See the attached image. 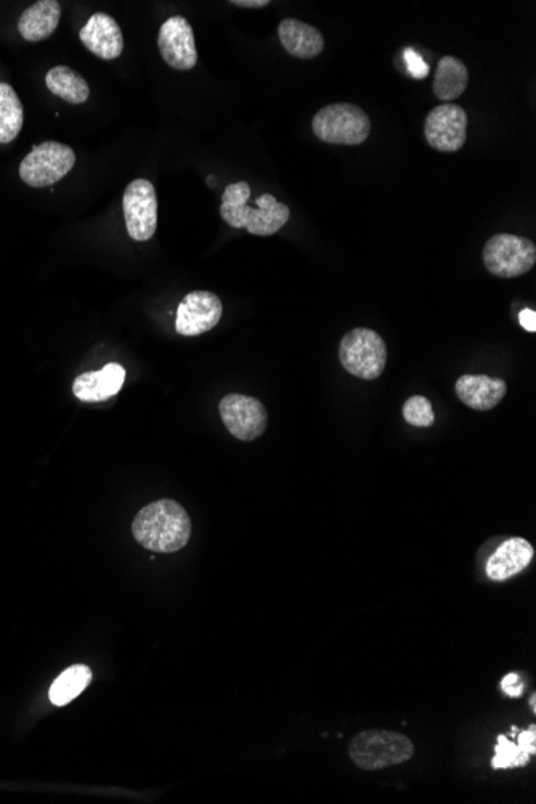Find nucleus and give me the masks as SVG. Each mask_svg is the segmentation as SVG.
Wrapping results in <instances>:
<instances>
[{
	"label": "nucleus",
	"mask_w": 536,
	"mask_h": 804,
	"mask_svg": "<svg viewBox=\"0 0 536 804\" xmlns=\"http://www.w3.org/2000/svg\"><path fill=\"white\" fill-rule=\"evenodd\" d=\"M25 110L12 85L0 83V143L7 145L19 137Z\"/></svg>",
	"instance_id": "nucleus-21"
},
{
	"label": "nucleus",
	"mask_w": 536,
	"mask_h": 804,
	"mask_svg": "<svg viewBox=\"0 0 536 804\" xmlns=\"http://www.w3.org/2000/svg\"><path fill=\"white\" fill-rule=\"evenodd\" d=\"M402 413L403 419L415 428H430L436 421L433 404H430L429 398L423 397V395L409 398L403 405Z\"/></svg>",
	"instance_id": "nucleus-24"
},
{
	"label": "nucleus",
	"mask_w": 536,
	"mask_h": 804,
	"mask_svg": "<svg viewBox=\"0 0 536 804\" xmlns=\"http://www.w3.org/2000/svg\"><path fill=\"white\" fill-rule=\"evenodd\" d=\"M158 47L162 60L174 70L190 71L198 63L195 34L188 20L183 16H172L162 23Z\"/></svg>",
	"instance_id": "nucleus-12"
},
{
	"label": "nucleus",
	"mask_w": 536,
	"mask_h": 804,
	"mask_svg": "<svg viewBox=\"0 0 536 804\" xmlns=\"http://www.w3.org/2000/svg\"><path fill=\"white\" fill-rule=\"evenodd\" d=\"M519 322H521V326L522 328L525 329V332L535 333L536 332L535 310H531V309L522 310L521 315H519Z\"/></svg>",
	"instance_id": "nucleus-27"
},
{
	"label": "nucleus",
	"mask_w": 536,
	"mask_h": 804,
	"mask_svg": "<svg viewBox=\"0 0 536 804\" xmlns=\"http://www.w3.org/2000/svg\"><path fill=\"white\" fill-rule=\"evenodd\" d=\"M76 165V155L68 145L59 142H44L20 165V177L26 185L34 189L56 185Z\"/></svg>",
	"instance_id": "nucleus-7"
},
{
	"label": "nucleus",
	"mask_w": 536,
	"mask_h": 804,
	"mask_svg": "<svg viewBox=\"0 0 536 804\" xmlns=\"http://www.w3.org/2000/svg\"><path fill=\"white\" fill-rule=\"evenodd\" d=\"M535 698H536V695L535 694H532V697H531V708L534 711H536Z\"/></svg>",
	"instance_id": "nucleus-29"
},
{
	"label": "nucleus",
	"mask_w": 536,
	"mask_h": 804,
	"mask_svg": "<svg viewBox=\"0 0 536 804\" xmlns=\"http://www.w3.org/2000/svg\"><path fill=\"white\" fill-rule=\"evenodd\" d=\"M458 398L466 407L477 411H488L507 397L508 386L503 380L485 374H464L454 384Z\"/></svg>",
	"instance_id": "nucleus-15"
},
{
	"label": "nucleus",
	"mask_w": 536,
	"mask_h": 804,
	"mask_svg": "<svg viewBox=\"0 0 536 804\" xmlns=\"http://www.w3.org/2000/svg\"><path fill=\"white\" fill-rule=\"evenodd\" d=\"M92 671L89 667L74 665L68 668L53 681L49 691L50 701L57 707H64L74 698L80 697L84 689L89 686Z\"/></svg>",
	"instance_id": "nucleus-22"
},
{
	"label": "nucleus",
	"mask_w": 536,
	"mask_h": 804,
	"mask_svg": "<svg viewBox=\"0 0 536 804\" xmlns=\"http://www.w3.org/2000/svg\"><path fill=\"white\" fill-rule=\"evenodd\" d=\"M312 129L321 142L355 146L366 142L371 134V121L368 115L355 105L334 104L321 108L314 116Z\"/></svg>",
	"instance_id": "nucleus-5"
},
{
	"label": "nucleus",
	"mask_w": 536,
	"mask_h": 804,
	"mask_svg": "<svg viewBox=\"0 0 536 804\" xmlns=\"http://www.w3.org/2000/svg\"><path fill=\"white\" fill-rule=\"evenodd\" d=\"M81 43L101 60H117L124 50V36L117 20L95 13L80 33Z\"/></svg>",
	"instance_id": "nucleus-13"
},
{
	"label": "nucleus",
	"mask_w": 536,
	"mask_h": 804,
	"mask_svg": "<svg viewBox=\"0 0 536 804\" xmlns=\"http://www.w3.org/2000/svg\"><path fill=\"white\" fill-rule=\"evenodd\" d=\"M531 753L522 748L517 742L509 741L508 735H498L495 756L491 759L494 769L524 768L531 763Z\"/></svg>",
	"instance_id": "nucleus-23"
},
{
	"label": "nucleus",
	"mask_w": 536,
	"mask_h": 804,
	"mask_svg": "<svg viewBox=\"0 0 536 804\" xmlns=\"http://www.w3.org/2000/svg\"><path fill=\"white\" fill-rule=\"evenodd\" d=\"M124 381V368L120 363H108L101 370L80 374L74 380L73 394L86 404L105 401L120 394Z\"/></svg>",
	"instance_id": "nucleus-16"
},
{
	"label": "nucleus",
	"mask_w": 536,
	"mask_h": 804,
	"mask_svg": "<svg viewBox=\"0 0 536 804\" xmlns=\"http://www.w3.org/2000/svg\"><path fill=\"white\" fill-rule=\"evenodd\" d=\"M349 755L360 769L379 771L412 759L415 744L399 732L365 731L351 742Z\"/></svg>",
	"instance_id": "nucleus-3"
},
{
	"label": "nucleus",
	"mask_w": 536,
	"mask_h": 804,
	"mask_svg": "<svg viewBox=\"0 0 536 804\" xmlns=\"http://www.w3.org/2000/svg\"><path fill=\"white\" fill-rule=\"evenodd\" d=\"M470 84V71L463 61L456 57H442L437 64L436 80H434V94L439 100L450 104L466 92Z\"/></svg>",
	"instance_id": "nucleus-19"
},
{
	"label": "nucleus",
	"mask_w": 536,
	"mask_h": 804,
	"mask_svg": "<svg viewBox=\"0 0 536 804\" xmlns=\"http://www.w3.org/2000/svg\"><path fill=\"white\" fill-rule=\"evenodd\" d=\"M219 413L227 431L241 442H253L267 431L268 413L263 401L243 394L220 400Z\"/></svg>",
	"instance_id": "nucleus-9"
},
{
	"label": "nucleus",
	"mask_w": 536,
	"mask_h": 804,
	"mask_svg": "<svg viewBox=\"0 0 536 804\" xmlns=\"http://www.w3.org/2000/svg\"><path fill=\"white\" fill-rule=\"evenodd\" d=\"M424 137L430 148L442 153L460 152L467 139V115L463 108L443 104L427 115Z\"/></svg>",
	"instance_id": "nucleus-10"
},
{
	"label": "nucleus",
	"mask_w": 536,
	"mask_h": 804,
	"mask_svg": "<svg viewBox=\"0 0 536 804\" xmlns=\"http://www.w3.org/2000/svg\"><path fill=\"white\" fill-rule=\"evenodd\" d=\"M132 533L138 544L153 553H178L188 544L192 520L178 501L159 500L135 516Z\"/></svg>",
	"instance_id": "nucleus-1"
},
{
	"label": "nucleus",
	"mask_w": 536,
	"mask_h": 804,
	"mask_svg": "<svg viewBox=\"0 0 536 804\" xmlns=\"http://www.w3.org/2000/svg\"><path fill=\"white\" fill-rule=\"evenodd\" d=\"M339 360L352 376L360 380H378L388 364V347L378 333L369 328H355L342 337Z\"/></svg>",
	"instance_id": "nucleus-4"
},
{
	"label": "nucleus",
	"mask_w": 536,
	"mask_h": 804,
	"mask_svg": "<svg viewBox=\"0 0 536 804\" xmlns=\"http://www.w3.org/2000/svg\"><path fill=\"white\" fill-rule=\"evenodd\" d=\"M535 550L524 538H509L488 557L487 577L494 581H507L521 574L534 561Z\"/></svg>",
	"instance_id": "nucleus-14"
},
{
	"label": "nucleus",
	"mask_w": 536,
	"mask_h": 804,
	"mask_svg": "<svg viewBox=\"0 0 536 804\" xmlns=\"http://www.w3.org/2000/svg\"><path fill=\"white\" fill-rule=\"evenodd\" d=\"M251 189L246 182L227 187L220 204V216L230 227L246 228L256 237H270L290 220L291 211L287 204L278 203L271 194L257 197V207L247 206Z\"/></svg>",
	"instance_id": "nucleus-2"
},
{
	"label": "nucleus",
	"mask_w": 536,
	"mask_h": 804,
	"mask_svg": "<svg viewBox=\"0 0 536 804\" xmlns=\"http://www.w3.org/2000/svg\"><path fill=\"white\" fill-rule=\"evenodd\" d=\"M46 85L53 95L68 101L81 105L89 100L90 88L81 74L68 67H56L47 73Z\"/></svg>",
	"instance_id": "nucleus-20"
},
{
	"label": "nucleus",
	"mask_w": 536,
	"mask_h": 804,
	"mask_svg": "<svg viewBox=\"0 0 536 804\" xmlns=\"http://www.w3.org/2000/svg\"><path fill=\"white\" fill-rule=\"evenodd\" d=\"M484 264L495 277H521L535 267V243L515 235H495L485 243Z\"/></svg>",
	"instance_id": "nucleus-6"
},
{
	"label": "nucleus",
	"mask_w": 536,
	"mask_h": 804,
	"mask_svg": "<svg viewBox=\"0 0 536 804\" xmlns=\"http://www.w3.org/2000/svg\"><path fill=\"white\" fill-rule=\"evenodd\" d=\"M61 16V5L57 0H40L23 12L19 20V31L28 43H39L56 33Z\"/></svg>",
	"instance_id": "nucleus-18"
},
{
	"label": "nucleus",
	"mask_w": 536,
	"mask_h": 804,
	"mask_svg": "<svg viewBox=\"0 0 536 804\" xmlns=\"http://www.w3.org/2000/svg\"><path fill=\"white\" fill-rule=\"evenodd\" d=\"M222 312L219 296L209 291L190 292L180 302L175 329L180 336H202L219 325Z\"/></svg>",
	"instance_id": "nucleus-11"
},
{
	"label": "nucleus",
	"mask_w": 536,
	"mask_h": 804,
	"mask_svg": "<svg viewBox=\"0 0 536 804\" xmlns=\"http://www.w3.org/2000/svg\"><path fill=\"white\" fill-rule=\"evenodd\" d=\"M519 732V731H517ZM517 744L527 749L532 756L536 753V725L532 724L527 731L519 732Z\"/></svg>",
	"instance_id": "nucleus-26"
},
{
	"label": "nucleus",
	"mask_w": 536,
	"mask_h": 804,
	"mask_svg": "<svg viewBox=\"0 0 536 804\" xmlns=\"http://www.w3.org/2000/svg\"><path fill=\"white\" fill-rule=\"evenodd\" d=\"M125 227L134 241H148L158 228V197L147 179L129 183L122 197Z\"/></svg>",
	"instance_id": "nucleus-8"
},
{
	"label": "nucleus",
	"mask_w": 536,
	"mask_h": 804,
	"mask_svg": "<svg viewBox=\"0 0 536 804\" xmlns=\"http://www.w3.org/2000/svg\"><path fill=\"white\" fill-rule=\"evenodd\" d=\"M232 5L244 7V9H263L270 5L268 0H232Z\"/></svg>",
	"instance_id": "nucleus-28"
},
{
	"label": "nucleus",
	"mask_w": 536,
	"mask_h": 804,
	"mask_svg": "<svg viewBox=\"0 0 536 804\" xmlns=\"http://www.w3.org/2000/svg\"><path fill=\"white\" fill-rule=\"evenodd\" d=\"M278 37L284 49L301 60H312L320 56L325 49L324 34L315 26L299 22L296 19L283 20L278 26Z\"/></svg>",
	"instance_id": "nucleus-17"
},
{
	"label": "nucleus",
	"mask_w": 536,
	"mask_h": 804,
	"mask_svg": "<svg viewBox=\"0 0 536 804\" xmlns=\"http://www.w3.org/2000/svg\"><path fill=\"white\" fill-rule=\"evenodd\" d=\"M501 691L508 695V697L517 698L524 693V683H522L521 676L517 673H509L501 681Z\"/></svg>",
	"instance_id": "nucleus-25"
}]
</instances>
